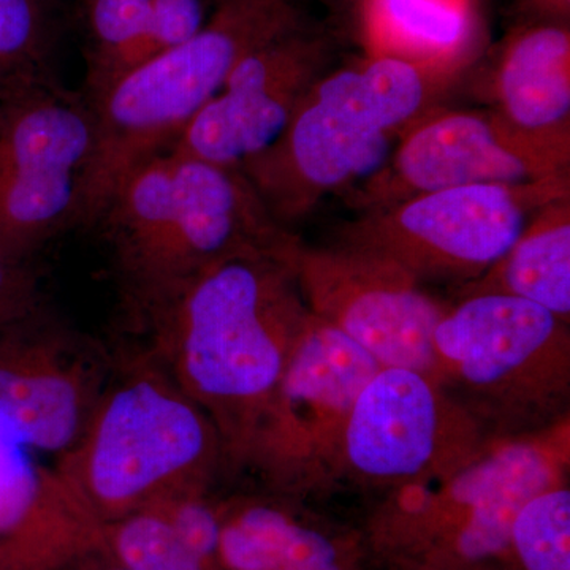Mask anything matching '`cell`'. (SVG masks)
<instances>
[{
    "label": "cell",
    "instance_id": "1",
    "mask_svg": "<svg viewBox=\"0 0 570 570\" xmlns=\"http://www.w3.org/2000/svg\"><path fill=\"white\" fill-rule=\"evenodd\" d=\"M309 316L291 262L250 255L200 273L149 322L154 358L212 420L228 472L245 468Z\"/></svg>",
    "mask_w": 570,
    "mask_h": 570
},
{
    "label": "cell",
    "instance_id": "2",
    "mask_svg": "<svg viewBox=\"0 0 570 570\" xmlns=\"http://www.w3.org/2000/svg\"><path fill=\"white\" fill-rule=\"evenodd\" d=\"M97 224L127 306L146 325L212 266L250 255L291 262L302 243L277 223L243 170L170 149L127 175Z\"/></svg>",
    "mask_w": 570,
    "mask_h": 570
},
{
    "label": "cell",
    "instance_id": "3",
    "mask_svg": "<svg viewBox=\"0 0 570 570\" xmlns=\"http://www.w3.org/2000/svg\"><path fill=\"white\" fill-rule=\"evenodd\" d=\"M455 78L393 58L326 71L303 97L281 137L247 160L243 174L291 228L330 194L376 174Z\"/></svg>",
    "mask_w": 570,
    "mask_h": 570
},
{
    "label": "cell",
    "instance_id": "4",
    "mask_svg": "<svg viewBox=\"0 0 570 570\" xmlns=\"http://www.w3.org/2000/svg\"><path fill=\"white\" fill-rule=\"evenodd\" d=\"M569 474L570 417L538 433L491 439L455 471L379 497L358 528L371 566L497 562L521 505Z\"/></svg>",
    "mask_w": 570,
    "mask_h": 570
},
{
    "label": "cell",
    "instance_id": "5",
    "mask_svg": "<svg viewBox=\"0 0 570 570\" xmlns=\"http://www.w3.org/2000/svg\"><path fill=\"white\" fill-rule=\"evenodd\" d=\"M307 22L295 0H217L197 36L89 100L96 145L77 224L97 225L127 175L167 151L249 52Z\"/></svg>",
    "mask_w": 570,
    "mask_h": 570
},
{
    "label": "cell",
    "instance_id": "6",
    "mask_svg": "<svg viewBox=\"0 0 570 570\" xmlns=\"http://www.w3.org/2000/svg\"><path fill=\"white\" fill-rule=\"evenodd\" d=\"M55 468L102 524L171 491L213 489L227 471L212 420L156 358L110 382L80 442Z\"/></svg>",
    "mask_w": 570,
    "mask_h": 570
},
{
    "label": "cell",
    "instance_id": "7",
    "mask_svg": "<svg viewBox=\"0 0 570 570\" xmlns=\"http://www.w3.org/2000/svg\"><path fill=\"white\" fill-rule=\"evenodd\" d=\"M433 379L491 439L538 433L570 417L569 324L517 296H464L434 330Z\"/></svg>",
    "mask_w": 570,
    "mask_h": 570
},
{
    "label": "cell",
    "instance_id": "8",
    "mask_svg": "<svg viewBox=\"0 0 570 570\" xmlns=\"http://www.w3.org/2000/svg\"><path fill=\"white\" fill-rule=\"evenodd\" d=\"M566 195L570 176L433 190L363 213L341 228L335 245L387 258L426 287L455 291L497 264L535 212Z\"/></svg>",
    "mask_w": 570,
    "mask_h": 570
},
{
    "label": "cell",
    "instance_id": "9",
    "mask_svg": "<svg viewBox=\"0 0 570 570\" xmlns=\"http://www.w3.org/2000/svg\"><path fill=\"white\" fill-rule=\"evenodd\" d=\"M379 367L354 341L311 313L243 469H253L268 493L296 501L335 491L352 407Z\"/></svg>",
    "mask_w": 570,
    "mask_h": 570
},
{
    "label": "cell",
    "instance_id": "10",
    "mask_svg": "<svg viewBox=\"0 0 570 570\" xmlns=\"http://www.w3.org/2000/svg\"><path fill=\"white\" fill-rule=\"evenodd\" d=\"M94 145L91 102L50 77L0 94V247L31 261L77 224Z\"/></svg>",
    "mask_w": 570,
    "mask_h": 570
},
{
    "label": "cell",
    "instance_id": "11",
    "mask_svg": "<svg viewBox=\"0 0 570 570\" xmlns=\"http://www.w3.org/2000/svg\"><path fill=\"white\" fill-rule=\"evenodd\" d=\"M490 441L434 379L407 367H379L352 407L336 489L384 494L441 478L474 459Z\"/></svg>",
    "mask_w": 570,
    "mask_h": 570
},
{
    "label": "cell",
    "instance_id": "12",
    "mask_svg": "<svg viewBox=\"0 0 570 570\" xmlns=\"http://www.w3.org/2000/svg\"><path fill=\"white\" fill-rule=\"evenodd\" d=\"M558 176H570V132H528L499 111L434 110L397 141L376 174L360 183L352 205L370 213L450 187Z\"/></svg>",
    "mask_w": 570,
    "mask_h": 570
},
{
    "label": "cell",
    "instance_id": "13",
    "mask_svg": "<svg viewBox=\"0 0 570 570\" xmlns=\"http://www.w3.org/2000/svg\"><path fill=\"white\" fill-rule=\"evenodd\" d=\"M314 316L340 330L382 367L433 379V333L450 303L376 254L299 243L291 262Z\"/></svg>",
    "mask_w": 570,
    "mask_h": 570
},
{
    "label": "cell",
    "instance_id": "14",
    "mask_svg": "<svg viewBox=\"0 0 570 570\" xmlns=\"http://www.w3.org/2000/svg\"><path fill=\"white\" fill-rule=\"evenodd\" d=\"M100 348L41 309L0 326V428L56 459L80 442L110 385Z\"/></svg>",
    "mask_w": 570,
    "mask_h": 570
},
{
    "label": "cell",
    "instance_id": "15",
    "mask_svg": "<svg viewBox=\"0 0 570 570\" xmlns=\"http://www.w3.org/2000/svg\"><path fill=\"white\" fill-rule=\"evenodd\" d=\"M335 56V36L311 22L262 45L235 67L168 149L242 170L281 137Z\"/></svg>",
    "mask_w": 570,
    "mask_h": 570
},
{
    "label": "cell",
    "instance_id": "16",
    "mask_svg": "<svg viewBox=\"0 0 570 570\" xmlns=\"http://www.w3.org/2000/svg\"><path fill=\"white\" fill-rule=\"evenodd\" d=\"M104 546V524L55 466L0 448V570H63Z\"/></svg>",
    "mask_w": 570,
    "mask_h": 570
},
{
    "label": "cell",
    "instance_id": "17",
    "mask_svg": "<svg viewBox=\"0 0 570 570\" xmlns=\"http://www.w3.org/2000/svg\"><path fill=\"white\" fill-rule=\"evenodd\" d=\"M224 570H370L358 528L279 494L220 499Z\"/></svg>",
    "mask_w": 570,
    "mask_h": 570
},
{
    "label": "cell",
    "instance_id": "18",
    "mask_svg": "<svg viewBox=\"0 0 570 570\" xmlns=\"http://www.w3.org/2000/svg\"><path fill=\"white\" fill-rule=\"evenodd\" d=\"M355 9L370 58L456 78L483 50L479 0H358Z\"/></svg>",
    "mask_w": 570,
    "mask_h": 570
},
{
    "label": "cell",
    "instance_id": "19",
    "mask_svg": "<svg viewBox=\"0 0 570 570\" xmlns=\"http://www.w3.org/2000/svg\"><path fill=\"white\" fill-rule=\"evenodd\" d=\"M498 110L528 132H570L569 24H519L493 73Z\"/></svg>",
    "mask_w": 570,
    "mask_h": 570
},
{
    "label": "cell",
    "instance_id": "20",
    "mask_svg": "<svg viewBox=\"0 0 570 570\" xmlns=\"http://www.w3.org/2000/svg\"><path fill=\"white\" fill-rule=\"evenodd\" d=\"M453 292L517 296L570 324V195L542 206L497 264Z\"/></svg>",
    "mask_w": 570,
    "mask_h": 570
},
{
    "label": "cell",
    "instance_id": "21",
    "mask_svg": "<svg viewBox=\"0 0 570 570\" xmlns=\"http://www.w3.org/2000/svg\"><path fill=\"white\" fill-rule=\"evenodd\" d=\"M502 570H570V483L528 499L510 527Z\"/></svg>",
    "mask_w": 570,
    "mask_h": 570
},
{
    "label": "cell",
    "instance_id": "22",
    "mask_svg": "<svg viewBox=\"0 0 570 570\" xmlns=\"http://www.w3.org/2000/svg\"><path fill=\"white\" fill-rule=\"evenodd\" d=\"M104 547L129 570H224L195 553L149 509L104 524Z\"/></svg>",
    "mask_w": 570,
    "mask_h": 570
},
{
    "label": "cell",
    "instance_id": "23",
    "mask_svg": "<svg viewBox=\"0 0 570 570\" xmlns=\"http://www.w3.org/2000/svg\"><path fill=\"white\" fill-rule=\"evenodd\" d=\"M154 0H86L92 47L89 56L88 100L118 81L124 59L151 20Z\"/></svg>",
    "mask_w": 570,
    "mask_h": 570
},
{
    "label": "cell",
    "instance_id": "24",
    "mask_svg": "<svg viewBox=\"0 0 570 570\" xmlns=\"http://www.w3.org/2000/svg\"><path fill=\"white\" fill-rule=\"evenodd\" d=\"M50 26L43 0H0V89L50 77Z\"/></svg>",
    "mask_w": 570,
    "mask_h": 570
},
{
    "label": "cell",
    "instance_id": "25",
    "mask_svg": "<svg viewBox=\"0 0 570 570\" xmlns=\"http://www.w3.org/2000/svg\"><path fill=\"white\" fill-rule=\"evenodd\" d=\"M39 307V276L32 262L0 247V326L28 316Z\"/></svg>",
    "mask_w": 570,
    "mask_h": 570
},
{
    "label": "cell",
    "instance_id": "26",
    "mask_svg": "<svg viewBox=\"0 0 570 570\" xmlns=\"http://www.w3.org/2000/svg\"><path fill=\"white\" fill-rule=\"evenodd\" d=\"M520 24H569L570 0H515Z\"/></svg>",
    "mask_w": 570,
    "mask_h": 570
},
{
    "label": "cell",
    "instance_id": "27",
    "mask_svg": "<svg viewBox=\"0 0 570 570\" xmlns=\"http://www.w3.org/2000/svg\"><path fill=\"white\" fill-rule=\"evenodd\" d=\"M63 570H129L121 562L115 560L105 547L88 551L82 557L70 562Z\"/></svg>",
    "mask_w": 570,
    "mask_h": 570
},
{
    "label": "cell",
    "instance_id": "28",
    "mask_svg": "<svg viewBox=\"0 0 570 570\" xmlns=\"http://www.w3.org/2000/svg\"><path fill=\"white\" fill-rule=\"evenodd\" d=\"M396 570H502L498 562H475V564L450 566V568H407Z\"/></svg>",
    "mask_w": 570,
    "mask_h": 570
},
{
    "label": "cell",
    "instance_id": "29",
    "mask_svg": "<svg viewBox=\"0 0 570 570\" xmlns=\"http://www.w3.org/2000/svg\"><path fill=\"white\" fill-rule=\"evenodd\" d=\"M9 439H11L10 434L7 433L6 430H2V428H0V448H2V445L6 444V442L9 441Z\"/></svg>",
    "mask_w": 570,
    "mask_h": 570
},
{
    "label": "cell",
    "instance_id": "30",
    "mask_svg": "<svg viewBox=\"0 0 570 570\" xmlns=\"http://www.w3.org/2000/svg\"><path fill=\"white\" fill-rule=\"evenodd\" d=\"M340 2H351L352 6H356V2H358V0H340Z\"/></svg>",
    "mask_w": 570,
    "mask_h": 570
},
{
    "label": "cell",
    "instance_id": "31",
    "mask_svg": "<svg viewBox=\"0 0 570 570\" xmlns=\"http://www.w3.org/2000/svg\"><path fill=\"white\" fill-rule=\"evenodd\" d=\"M0 94H2V89H0Z\"/></svg>",
    "mask_w": 570,
    "mask_h": 570
}]
</instances>
